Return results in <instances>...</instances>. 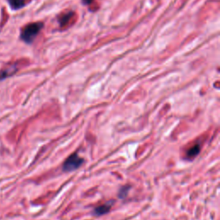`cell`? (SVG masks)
Wrapping results in <instances>:
<instances>
[{"label": "cell", "mask_w": 220, "mask_h": 220, "mask_svg": "<svg viewBox=\"0 0 220 220\" xmlns=\"http://www.w3.org/2000/svg\"><path fill=\"white\" fill-rule=\"evenodd\" d=\"M42 26H43V24L41 23H34L27 25L22 31V34H21L22 39L28 43L32 42L33 40L35 39V37L40 32Z\"/></svg>", "instance_id": "cell-1"}, {"label": "cell", "mask_w": 220, "mask_h": 220, "mask_svg": "<svg viewBox=\"0 0 220 220\" xmlns=\"http://www.w3.org/2000/svg\"><path fill=\"white\" fill-rule=\"evenodd\" d=\"M84 162V159L80 157L77 154H72L68 157L64 162L63 170L65 172H72L77 170Z\"/></svg>", "instance_id": "cell-2"}, {"label": "cell", "mask_w": 220, "mask_h": 220, "mask_svg": "<svg viewBox=\"0 0 220 220\" xmlns=\"http://www.w3.org/2000/svg\"><path fill=\"white\" fill-rule=\"evenodd\" d=\"M114 200H111V201H108V202L105 203L104 205H102V206H99V207H95L94 209V211H93V214L95 216H102L108 213V211H110L111 207L114 205Z\"/></svg>", "instance_id": "cell-3"}, {"label": "cell", "mask_w": 220, "mask_h": 220, "mask_svg": "<svg viewBox=\"0 0 220 220\" xmlns=\"http://www.w3.org/2000/svg\"><path fill=\"white\" fill-rule=\"evenodd\" d=\"M17 66L16 65H10L9 68H6V69H4L2 72H0V80L5 78L6 76H10L12 75L13 73L17 72Z\"/></svg>", "instance_id": "cell-4"}, {"label": "cell", "mask_w": 220, "mask_h": 220, "mask_svg": "<svg viewBox=\"0 0 220 220\" xmlns=\"http://www.w3.org/2000/svg\"><path fill=\"white\" fill-rule=\"evenodd\" d=\"M199 151H200V146H199V144H195V145H193V147H191V148L188 151V157H190V158L195 157L198 154H199Z\"/></svg>", "instance_id": "cell-5"}, {"label": "cell", "mask_w": 220, "mask_h": 220, "mask_svg": "<svg viewBox=\"0 0 220 220\" xmlns=\"http://www.w3.org/2000/svg\"><path fill=\"white\" fill-rule=\"evenodd\" d=\"M72 16H73V12H69V13L62 15V16L59 17V19H58V22L60 23V25H61V26H64L65 24H66V23L71 20V18H72Z\"/></svg>", "instance_id": "cell-6"}, {"label": "cell", "mask_w": 220, "mask_h": 220, "mask_svg": "<svg viewBox=\"0 0 220 220\" xmlns=\"http://www.w3.org/2000/svg\"><path fill=\"white\" fill-rule=\"evenodd\" d=\"M9 3L12 9H20L25 5L24 0H9Z\"/></svg>", "instance_id": "cell-7"}, {"label": "cell", "mask_w": 220, "mask_h": 220, "mask_svg": "<svg viewBox=\"0 0 220 220\" xmlns=\"http://www.w3.org/2000/svg\"><path fill=\"white\" fill-rule=\"evenodd\" d=\"M129 187H127L126 188H122L121 190L120 191V193H119V195H120V198H123V197H126V195L127 194V192H128V190H129Z\"/></svg>", "instance_id": "cell-8"}, {"label": "cell", "mask_w": 220, "mask_h": 220, "mask_svg": "<svg viewBox=\"0 0 220 220\" xmlns=\"http://www.w3.org/2000/svg\"><path fill=\"white\" fill-rule=\"evenodd\" d=\"M92 1H93V0H84V2L85 4H90Z\"/></svg>", "instance_id": "cell-9"}]
</instances>
